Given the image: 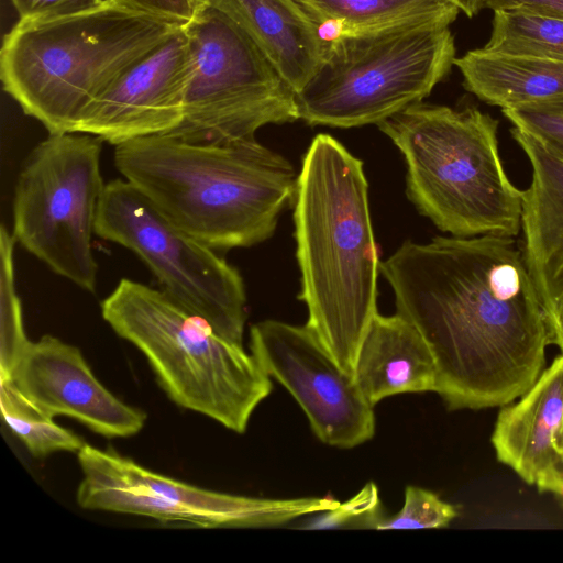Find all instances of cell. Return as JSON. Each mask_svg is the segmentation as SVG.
<instances>
[{
	"instance_id": "obj_26",
	"label": "cell",
	"mask_w": 563,
	"mask_h": 563,
	"mask_svg": "<svg viewBox=\"0 0 563 563\" xmlns=\"http://www.w3.org/2000/svg\"><path fill=\"white\" fill-rule=\"evenodd\" d=\"M20 20H46L80 13L103 0H10Z\"/></svg>"
},
{
	"instance_id": "obj_7",
	"label": "cell",
	"mask_w": 563,
	"mask_h": 563,
	"mask_svg": "<svg viewBox=\"0 0 563 563\" xmlns=\"http://www.w3.org/2000/svg\"><path fill=\"white\" fill-rule=\"evenodd\" d=\"M455 52L449 25L439 22L341 33L295 92L298 119L333 128L378 124L428 97L450 73Z\"/></svg>"
},
{
	"instance_id": "obj_4",
	"label": "cell",
	"mask_w": 563,
	"mask_h": 563,
	"mask_svg": "<svg viewBox=\"0 0 563 563\" xmlns=\"http://www.w3.org/2000/svg\"><path fill=\"white\" fill-rule=\"evenodd\" d=\"M186 23L103 0L90 10L20 20L3 37L0 79L51 133H75L87 110Z\"/></svg>"
},
{
	"instance_id": "obj_19",
	"label": "cell",
	"mask_w": 563,
	"mask_h": 563,
	"mask_svg": "<svg viewBox=\"0 0 563 563\" xmlns=\"http://www.w3.org/2000/svg\"><path fill=\"white\" fill-rule=\"evenodd\" d=\"M464 88L487 104L515 109L563 99V62L484 47L455 58Z\"/></svg>"
},
{
	"instance_id": "obj_3",
	"label": "cell",
	"mask_w": 563,
	"mask_h": 563,
	"mask_svg": "<svg viewBox=\"0 0 563 563\" xmlns=\"http://www.w3.org/2000/svg\"><path fill=\"white\" fill-rule=\"evenodd\" d=\"M114 165L174 224L214 250L268 239L298 181L290 163L255 137L148 135L114 146Z\"/></svg>"
},
{
	"instance_id": "obj_27",
	"label": "cell",
	"mask_w": 563,
	"mask_h": 563,
	"mask_svg": "<svg viewBox=\"0 0 563 563\" xmlns=\"http://www.w3.org/2000/svg\"><path fill=\"white\" fill-rule=\"evenodd\" d=\"M378 505V496L376 486L369 483L361 490L357 496L347 503L341 505L334 510L328 511L322 523L317 527H329L341 525L351 518L360 517L364 512H374Z\"/></svg>"
},
{
	"instance_id": "obj_11",
	"label": "cell",
	"mask_w": 563,
	"mask_h": 563,
	"mask_svg": "<svg viewBox=\"0 0 563 563\" xmlns=\"http://www.w3.org/2000/svg\"><path fill=\"white\" fill-rule=\"evenodd\" d=\"M82 472L77 504L196 528H260L334 510L330 497L267 499L218 493L147 470L131 459L90 444L77 453Z\"/></svg>"
},
{
	"instance_id": "obj_10",
	"label": "cell",
	"mask_w": 563,
	"mask_h": 563,
	"mask_svg": "<svg viewBox=\"0 0 563 563\" xmlns=\"http://www.w3.org/2000/svg\"><path fill=\"white\" fill-rule=\"evenodd\" d=\"M95 231L134 252L163 291L243 345L246 296L239 271L174 224L134 185L125 179L106 184Z\"/></svg>"
},
{
	"instance_id": "obj_1",
	"label": "cell",
	"mask_w": 563,
	"mask_h": 563,
	"mask_svg": "<svg viewBox=\"0 0 563 563\" xmlns=\"http://www.w3.org/2000/svg\"><path fill=\"white\" fill-rule=\"evenodd\" d=\"M380 271L428 343L450 410L512 402L545 368L551 332L512 236L405 242Z\"/></svg>"
},
{
	"instance_id": "obj_28",
	"label": "cell",
	"mask_w": 563,
	"mask_h": 563,
	"mask_svg": "<svg viewBox=\"0 0 563 563\" xmlns=\"http://www.w3.org/2000/svg\"><path fill=\"white\" fill-rule=\"evenodd\" d=\"M129 5L166 19L189 22L199 9L191 0H122Z\"/></svg>"
},
{
	"instance_id": "obj_23",
	"label": "cell",
	"mask_w": 563,
	"mask_h": 563,
	"mask_svg": "<svg viewBox=\"0 0 563 563\" xmlns=\"http://www.w3.org/2000/svg\"><path fill=\"white\" fill-rule=\"evenodd\" d=\"M15 240L4 225L0 231V378L9 379L30 343L14 280Z\"/></svg>"
},
{
	"instance_id": "obj_21",
	"label": "cell",
	"mask_w": 563,
	"mask_h": 563,
	"mask_svg": "<svg viewBox=\"0 0 563 563\" xmlns=\"http://www.w3.org/2000/svg\"><path fill=\"white\" fill-rule=\"evenodd\" d=\"M0 407L7 426L34 457L60 451L78 453L85 445L81 438L58 426L26 398L11 379L0 378Z\"/></svg>"
},
{
	"instance_id": "obj_24",
	"label": "cell",
	"mask_w": 563,
	"mask_h": 563,
	"mask_svg": "<svg viewBox=\"0 0 563 563\" xmlns=\"http://www.w3.org/2000/svg\"><path fill=\"white\" fill-rule=\"evenodd\" d=\"M457 508L431 490L407 486L400 511L389 518L374 516L367 527L376 529H432L448 527L456 517Z\"/></svg>"
},
{
	"instance_id": "obj_18",
	"label": "cell",
	"mask_w": 563,
	"mask_h": 563,
	"mask_svg": "<svg viewBox=\"0 0 563 563\" xmlns=\"http://www.w3.org/2000/svg\"><path fill=\"white\" fill-rule=\"evenodd\" d=\"M354 377L372 406L398 394L438 389L437 364L428 343L398 313L374 317L358 350Z\"/></svg>"
},
{
	"instance_id": "obj_13",
	"label": "cell",
	"mask_w": 563,
	"mask_h": 563,
	"mask_svg": "<svg viewBox=\"0 0 563 563\" xmlns=\"http://www.w3.org/2000/svg\"><path fill=\"white\" fill-rule=\"evenodd\" d=\"M184 26L126 70L87 110L75 133L117 146L177 129L192 69Z\"/></svg>"
},
{
	"instance_id": "obj_20",
	"label": "cell",
	"mask_w": 563,
	"mask_h": 563,
	"mask_svg": "<svg viewBox=\"0 0 563 563\" xmlns=\"http://www.w3.org/2000/svg\"><path fill=\"white\" fill-rule=\"evenodd\" d=\"M331 41L345 32L413 22L450 25L460 9L452 0H297Z\"/></svg>"
},
{
	"instance_id": "obj_30",
	"label": "cell",
	"mask_w": 563,
	"mask_h": 563,
	"mask_svg": "<svg viewBox=\"0 0 563 563\" xmlns=\"http://www.w3.org/2000/svg\"><path fill=\"white\" fill-rule=\"evenodd\" d=\"M460 11L473 18L483 9V0H452Z\"/></svg>"
},
{
	"instance_id": "obj_9",
	"label": "cell",
	"mask_w": 563,
	"mask_h": 563,
	"mask_svg": "<svg viewBox=\"0 0 563 563\" xmlns=\"http://www.w3.org/2000/svg\"><path fill=\"white\" fill-rule=\"evenodd\" d=\"M102 140L87 133H51L26 157L13 197L16 243L54 273L95 291L91 249L104 190Z\"/></svg>"
},
{
	"instance_id": "obj_25",
	"label": "cell",
	"mask_w": 563,
	"mask_h": 563,
	"mask_svg": "<svg viewBox=\"0 0 563 563\" xmlns=\"http://www.w3.org/2000/svg\"><path fill=\"white\" fill-rule=\"evenodd\" d=\"M514 126L522 129L563 157V99L515 109H503Z\"/></svg>"
},
{
	"instance_id": "obj_8",
	"label": "cell",
	"mask_w": 563,
	"mask_h": 563,
	"mask_svg": "<svg viewBox=\"0 0 563 563\" xmlns=\"http://www.w3.org/2000/svg\"><path fill=\"white\" fill-rule=\"evenodd\" d=\"M184 30L192 69L184 119L168 134L194 143L227 142L298 120L295 90L231 18L207 4Z\"/></svg>"
},
{
	"instance_id": "obj_6",
	"label": "cell",
	"mask_w": 563,
	"mask_h": 563,
	"mask_svg": "<svg viewBox=\"0 0 563 563\" xmlns=\"http://www.w3.org/2000/svg\"><path fill=\"white\" fill-rule=\"evenodd\" d=\"M101 314L143 353L176 405L233 432H245L273 389L271 377L243 345L221 336L162 289L122 278L102 300Z\"/></svg>"
},
{
	"instance_id": "obj_15",
	"label": "cell",
	"mask_w": 563,
	"mask_h": 563,
	"mask_svg": "<svg viewBox=\"0 0 563 563\" xmlns=\"http://www.w3.org/2000/svg\"><path fill=\"white\" fill-rule=\"evenodd\" d=\"M510 133L532 169L522 197V254L552 344L563 353V157L522 129L514 126Z\"/></svg>"
},
{
	"instance_id": "obj_31",
	"label": "cell",
	"mask_w": 563,
	"mask_h": 563,
	"mask_svg": "<svg viewBox=\"0 0 563 563\" xmlns=\"http://www.w3.org/2000/svg\"><path fill=\"white\" fill-rule=\"evenodd\" d=\"M558 448H559V454H560L562 466H563V431H562L561 438L559 440Z\"/></svg>"
},
{
	"instance_id": "obj_16",
	"label": "cell",
	"mask_w": 563,
	"mask_h": 563,
	"mask_svg": "<svg viewBox=\"0 0 563 563\" xmlns=\"http://www.w3.org/2000/svg\"><path fill=\"white\" fill-rule=\"evenodd\" d=\"M563 431V353L520 397L500 407L492 444L497 460L540 493L563 488L559 440Z\"/></svg>"
},
{
	"instance_id": "obj_29",
	"label": "cell",
	"mask_w": 563,
	"mask_h": 563,
	"mask_svg": "<svg viewBox=\"0 0 563 563\" xmlns=\"http://www.w3.org/2000/svg\"><path fill=\"white\" fill-rule=\"evenodd\" d=\"M483 9L519 10L563 20V0H483Z\"/></svg>"
},
{
	"instance_id": "obj_32",
	"label": "cell",
	"mask_w": 563,
	"mask_h": 563,
	"mask_svg": "<svg viewBox=\"0 0 563 563\" xmlns=\"http://www.w3.org/2000/svg\"><path fill=\"white\" fill-rule=\"evenodd\" d=\"M198 8L207 5L209 0H191Z\"/></svg>"
},
{
	"instance_id": "obj_14",
	"label": "cell",
	"mask_w": 563,
	"mask_h": 563,
	"mask_svg": "<svg viewBox=\"0 0 563 563\" xmlns=\"http://www.w3.org/2000/svg\"><path fill=\"white\" fill-rule=\"evenodd\" d=\"M9 379L49 417H70L107 438L134 435L146 421L98 380L78 347L53 335L30 341Z\"/></svg>"
},
{
	"instance_id": "obj_33",
	"label": "cell",
	"mask_w": 563,
	"mask_h": 563,
	"mask_svg": "<svg viewBox=\"0 0 563 563\" xmlns=\"http://www.w3.org/2000/svg\"><path fill=\"white\" fill-rule=\"evenodd\" d=\"M556 499L559 500V503L562 505L563 507V488H562V492L556 496Z\"/></svg>"
},
{
	"instance_id": "obj_2",
	"label": "cell",
	"mask_w": 563,
	"mask_h": 563,
	"mask_svg": "<svg viewBox=\"0 0 563 563\" xmlns=\"http://www.w3.org/2000/svg\"><path fill=\"white\" fill-rule=\"evenodd\" d=\"M294 202L306 325L354 375L360 346L378 313V252L362 161L331 135L318 134L302 159Z\"/></svg>"
},
{
	"instance_id": "obj_17",
	"label": "cell",
	"mask_w": 563,
	"mask_h": 563,
	"mask_svg": "<svg viewBox=\"0 0 563 563\" xmlns=\"http://www.w3.org/2000/svg\"><path fill=\"white\" fill-rule=\"evenodd\" d=\"M239 24L296 91L323 60L327 42L297 0H209Z\"/></svg>"
},
{
	"instance_id": "obj_12",
	"label": "cell",
	"mask_w": 563,
	"mask_h": 563,
	"mask_svg": "<svg viewBox=\"0 0 563 563\" xmlns=\"http://www.w3.org/2000/svg\"><path fill=\"white\" fill-rule=\"evenodd\" d=\"M250 349L263 371L290 393L321 442L352 449L374 437V406L307 325L257 322L250 330Z\"/></svg>"
},
{
	"instance_id": "obj_22",
	"label": "cell",
	"mask_w": 563,
	"mask_h": 563,
	"mask_svg": "<svg viewBox=\"0 0 563 563\" xmlns=\"http://www.w3.org/2000/svg\"><path fill=\"white\" fill-rule=\"evenodd\" d=\"M484 48L563 62V20L519 10L494 11Z\"/></svg>"
},
{
	"instance_id": "obj_5",
	"label": "cell",
	"mask_w": 563,
	"mask_h": 563,
	"mask_svg": "<svg viewBox=\"0 0 563 563\" xmlns=\"http://www.w3.org/2000/svg\"><path fill=\"white\" fill-rule=\"evenodd\" d=\"M377 125L405 157L409 199L438 229L459 238L517 236L523 190L504 168L498 120L474 107L421 101Z\"/></svg>"
}]
</instances>
